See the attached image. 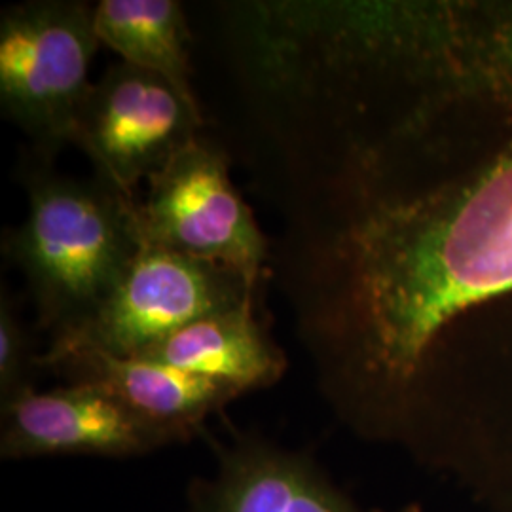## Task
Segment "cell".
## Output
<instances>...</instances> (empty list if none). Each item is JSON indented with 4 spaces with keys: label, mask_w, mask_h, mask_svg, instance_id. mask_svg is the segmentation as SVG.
<instances>
[{
    "label": "cell",
    "mask_w": 512,
    "mask_h": 512,
    "mask_svg": "<svg viewBox=\"0 0 512 512\" xmlns=\"http://www.w3.org/2000/svg\"><path fill=\"white\" fill-rule=\"evenodd\" d=\"M38 368H48L69 384L105 389L165 442L190 439L207 416L238 399L230 385L196 376L175 366L141 357H114L95 349L40 355Z\"/></svg>",
    "instance_id": "ba28073f"
},
{
    "label": "cell",
    "mask_w": 512,
    "mask_h": 512,
    "mask_svg": "<svg viewBox=\"0 0 512 512\" xmlns=\"http://www.w3.org/2000/svg\"><path fill=\"white\" fill-rule=\"evenodd\" d=\"M260 287L228 266L141 245L101 308L80 327L52 338L44 355L95 349L133 357L205 315L255 300Z\"/></svg>",
    "instance_id": "5b68a950"
},
{
    "label": "cell",
    "mask_w": 512,
    "mask_h": 512,
    "mask_svg": "<svg viewBox=\"0 0 512 512\" xmlns=\"http://www.w3.org/2000/svg\"><path fill=\"white\" fill-rule=\"evenodd\" d=\"M203 128L202 109L186 103L162 76L120 61L86 95L74 147L90 158L97 179L137 202L141 181L164 169Z\"/></svg>",
    "instance_id": "8992f818"
},
{
    "label": "cell",
    "mask_w": 512,
    "mask_h": 512,
    "mask_svg": "<svg viewBox=\"0 0 512 512\" xmlns=\"http://www.w3.org/2000/svg\"><path fill=\"white\" fill-rule=\"evenodd\" d=\"M95 6L84 0H27L0 14V107L46 162L74 145L76 118L92 88L99 48Z\"/></svg>",
    "instance_id": "3957f363"
},
{
    "label": "cell",
    "mask_w": 512,
    "mask_h": 512,
    "mask_svg": "<svg viewBox=\"0 0 512 512\" xmlns=\"http://www.w3.org/2000/svg\"><path fill=\"white\" fill-rule=\"evenodd\" d=\"M19 183L27 215L0 239L4 258L25 275L38 327L52 338L80 327L114 293L139 251L131 205L93 175L78 179L23 148Z\"/></svg>",
    "instance_id": "7a4b0ae2"
},
{
    "label": "cell",
    "mask_w": 512,
    "mask_h": 512,
    "mask_svg": "<svg viewBox=\"0 0 512 512\" xmlns=\"http://www.w3.org/2000/svg\"><path fill=\"white\" fill-rule=\"evenodd\" d=\"M256 310L258 298L205 315L133 357L230 385L239 395L266 389L283 378L287 359L256 317Z\"/></svg>",
    "instance_id": "30bf717a"
},
{
    "label": "cell",
    "mask_w": 512,
    "mask_h": 512,
    "mask_svg": "<svg viewBox=\"0 0 512 512\" xmlns=\"http://www.w3.org/2000/svg\"><path fill=\"white\" fill-rule=\"evenodd\" d=\"M95 33L133 67L162 76L186 103L200 109L192 86V33L177 0H101L93 12Z\"/></svg>",
    "instance_id": "8fae6325"
},
{
    "label": "cell",
    "mask_w": 512,
    "mask_h": 512,
    "mask_svg": "<svg viewBox=\"0 0 512 512\" xmlns=\"http://www.w3.org/2000/svg\"><path fill=\"white\" fill-rule=\"evenodd\" d=\"M38 357L33 353V340L25 327L19 306L2 283L0 289V401L10 403L23 391L33 387V370Z\"/></svg>",
    "instance_id": "7c38bea8"
},
{
    "label": "cell",
    "mask_w": 512,
    "mask_h": 512,
    "mask_svg": "<svg viewBox=\"0 0 512 512\" xmlns=\"http://www.w3.org/2000/svg\"><path fill=\"white\" fill-rule=\"evenodd\" d=\"M232 158L200 135L148 179L131 205L139 245L228 266L256 283L270 279L272 247L230 179Z\"/></svg>",
    "instance_id": "277c9868"
},
{
    "label": "cell",
    "mask_w": 512,
    "mask_h": 512,
    "mask_svg": "<svg viewBox=\"0 0 512 512\" xmlns=\"http://www.w3.org/2000/svg\"><path fill=\"white\" fill-rule=\"evenodd\" d=\"M164 444L152 427L97 385L29 389L2 404V458H128Z\"/></svg>",
    "instance_id": "52a82bcc"
},
{
    "label": "cell",
    "mask_w": 512,
    "mask_h": 512,
    "mask_svg": "<svg viewBox=\"0 0 512 512\" xmlns=\"http://www.w3.org/2000/svg\"><path fill=\"white\" fill-rule=\"evenodd\" d=\"M188 512H359L308 458L243 437Z\"/></svg>",
    "instance_id": "9c48e42d"
},
{
    "label": "cell",
    "mask_w": 512,
    "mask_h": 512,
    "mask_svg": "<svg viewBox=\"0 0 512 512\" xmlns=\"http://www.w3.org/2000/svg\"><path fill=\"white\" fill-rule=\"evenodd\" d=\"M459 16L283 160L272 277L306 344L385 395L512 293V10Z\"/></svg>",
    "instance_id": "6da1fadb"
}]
</instances>
